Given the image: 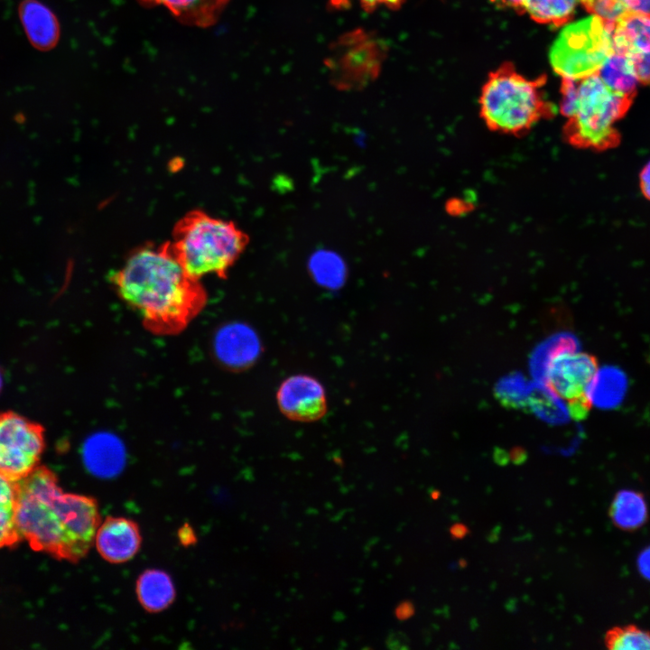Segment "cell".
Here are the masks:
<instances>
[{
  "label": "cell",
  "mask_w": 650,
  "mask_h": 650,
  "mask_svg": "<svg viewBox=\"0 0 650 650\" xmlns=\"http://www.w3.org/2000/svg\"><path fill=\"white\" fill-rule=\"evenodd\" d=\"M512 460L515 464H519V463H522L525 460V453H523L521 451H515L512 454Z\"/></svg>",
  "instance_id": "obj_36"
},
{
  "label": "cell",
  "mask_w": 650,
  "mask_h": 650,
  "mask_svg": "<svg viewBox=\"0 0 650 650\" xmlns=\"http://www.w3.org/2000/svg\"><path fill=\"white\" fill-rule=\"evenodd\" d=\"M136 595L142 607L150 613L166 609L175 599V587L168 573L161 570H147L136 581Z\"/></svg>",
  "instance_id": "obj_17"
},
{
  "label": "cell",
  "mask_w": 650,
  "mask_h": 650,
  "mask_svg": "<svg viewBox=\"0 0 650 650\" xmlns=\"http://www.w3.org/2000/svg\"><path fill=\"white\" fill-rule=\"evenodd\" d=\"M604 643L613 650H650V632L636 625L614 627L606 633Z\"/></svg>",
  "instance_id": "obj_26"
},
{
  "label": "cell",
  "mask_w": 650,
  "mask_h": 650,
  "mask_svg": "<svg viewBox=\"0 0 650 650\" xmlns=\"http://www.w3.org/2000/svg\"><path fill=\"white\" fill-rule=\"evenodd\" d=\"M638 569L645 578L650 580V547L644 550L639 555Z\"/></svg>",
  "instance_id": "obj_31"
},
{
  "label": "cell",
  "mask_w": 650,
  "mask_h": 650,
  "mask_svg": "<svg viewBox=\"0 0 650 650\" xmlns=\"http://www.w3.org/2000/svg\"><path fill=\"white\" fill-rule=\"evenodd\" d=\"M0 386H1V376H0Z\"/></svg>",
  "instance_id": "obj_37"
},
{
  "label": "cell",
  "mask_w": 650,
  "mask_h": 650,
  "mask_svg": "<svg viewBox=\"0 0 650 650\" xmlns=\"http://www.w3.org/2000/svg\"><path fill=\"white\" fill-rule=\"evenodd\" d=\"M613 24L590 14L563 25L549 51L553 71L571 80L598 73L613 51Z\"/></svg>",
  "instance_id": "obj_6"
},
{
  "label": "cell",
  "mask_w": 650,
  "mask_h": 650,
  "mask_svg": "<svg viewBox=\"0 0 650 650\" xmlns=\"http://www.w3.org/2000/svg\"><path fill=\"white\" fill-rule=\"evenodd\" d=\"M613 525L626 532L641 528L648 520V507L644 495L636 490L618 491L608 509Z\"/></svg>",
  "instance_id": "obj_18"
},
{
  "label": "cell",
  "mask_w": 650,
  "mask_h": 650,
  "mask_svg": "<svg viewBox=\"0 0 650 650\" xmlns=\"http://www.w3.org/2000/svg\"><path fill=\"white\" fill-rule=\"evenodd\" d=\"M111 281L144 326L160 335L181 332L207 301L200 279L184 269L171 241L135 248Z\"/></svg>",
  "instance_id": "obj_1"
},
{
  "label": "cell",
  "mask_w": 650,
  "mask_h": 650,
  "mask_svg": "<svg viewBox=\"0 0 650 650\" xmlns=\"http://www.w3.org/2000/svg\"><path fill=\"white\" fill-rule=\"evenodd\" d=\"M19 15L30 42L38 50L47 51L59 40L60 26L54 14L37 0H23Z\"/></svg>",
  "instance_id": "obj_15"
},
{
  "label": "cell",
  "mask_w": 650,
  "mask_h": 650,
  "mask_svg": "<svg viewBox=\"0 0 650 650\" xmlns=\"http://www.w3.org/2000/svg\"><path fill=\"white\" fill-rule=\"evenodd\" d=\"M597 74L611 89L636 97L638 79L630 62L620 53L613 50Z\"/></svg>",
  "instance_id": "obj_20"
},
{
  "label": "cell",
  "mask_w": 650,
  "mask_h": 650,
  "mask_svg": "<svg viewBox=\"0 0 650 650\" xmlns=\"http://www.w3.org/2000/svg\"><path fill=\"white\" fill-rule=\"evenodd\" d=\"M580 0H525L523 14L542 24L562 27L572 19Z\"/></svg>",
  "instance_id": "obj_21"
},
{
  "label": "cell",
  "mask_w": 650,
  "mask_h": 650,
  "mask_svg": "<svg viewBox=\"0 0 650 650\" xmlns=\"http://www.w3.org/2000/svg\"><path fill=\"white\" fill-rule=\"evenodd\" d=\"M580 3L590 14L610 23L629 13L650 14V0H580Z\"/></svg>",
  "instance_id": "obj_25"
},
{
  "label": "cell",
  "mask_w": 650,
  "mask_h": 650,
  "mask_svg": "<svg viewBox=\"0 0 650 650\" xmlns=\"http://www.w3.org/2000/svg\"><path fill=\"white\" fill-rule=\"evenodd\" d=\"M497 5L511 8L522 14L525 0H492Z\"/></svg>",
  "instance_id": "obj_32"
},
{
  "label": "cell",
  "mask_w": 650,
  "mask_h": 650,
  "mask_svg": "<svg viewBox=\"0 0 650 650\" xmlns=\"http://www.w3.org/2000/svg\"><path fill=\"white\" fill-rule=\"evenodd\" d=\"M613 50L632 65L639 84L650 87V14L629 13L612 29Z\"/></svg>",
  "instance_id": "obj_10"
},
{
  "label": "cell",
  "mask_w": 650,
  "mask_h": 650,
  "mask_svg": "<svg viewBox=\"0 0 650 650\" xmlns=\"http://www.w3.org/2000/svg\"><path fill=\"white\" fill-rule=\"evenodd\" d=\"M94 542L103 559L110 563H123L135 557L142 538L133 520L108 516L98 527Z\"/></svg>",
  "instance_id": "obj_12"
},
{
  "label": "cell",
  "mask_w": 650,
  "mask_h": 650,
  "mask_svg": "<svg viewBox=\"0 0 650 650\" xmlns=\"http://www.w3.org/2000/svg\"><path fill=\"white\" fill-rule=\"evenodd\" d=\"M531 385L532 383L519 374L506 376L497 385V397L507 407L526 408Z\"/></svg>",
  "instance_id": "obj_27"
},
{
  "label": "cell",
  "mask_w": 650,
  "mask_h": 650,
  "mask_svg": "<svg viewBox=\"0 0 650 650\" xmlns=\"http://www.w3.org/2000/svg\"><path fill=\"white\" fill-rule=\"evenodd\" d=\"M546 76L528 79L515 65L505 62L491 71L479 99V115L492 131L519 135L552 115V106L543 88Z\"/></svg>",
  "instance_id": "obj_5"
},
{
  "label": "cell",
  "mask_w": 650,
  "mask_h": 650,
  "mask_svg": "<svg viewBox=\"0 0 650 650\" xmlns=\"http://www.w3.org/2000/svg\"><path fill=\"white\" fill-rule=\"evenodd\" d=\"M249 241V236L233 221L193 209L175 223L171 244L179 262L193 277L215 274L224 279Z\"/></svg>",
  "instance_id": "obj_4"
},
{
  "label": "cell",
  "mask_w": 650,
  "mask_h": 650,
  "mask_svg": "<svg viewBox=\"0 0 650 650\" xmlns=\"http://www.w3.org/2000/svg\"><path fill=\"white\" fill-rule=\"evenodd\" d=\"M230 0H138L147 7H164L179 22L200 28L217 23Z\"/></svg>",
  "instance_id": "obj_16"
},
{
  "label": "cell",
  "mask_w": 650,
  "mask_h": 650,
  "mask_svg": "<svg viewBox=\"0 0 650 650\" xmlns=\"http://www.w3.org/2000/svg\"><path fill=\"white\" fill-rule=\"evenodd\" d=\"M16 520L33 549L73 562L87 555L100 525L95 498L64 493L56 475L39 466L17 481Z\"/></svg>",
  "instance_id": "obj_2"
},
{
  "label": "cell",
  "mask_w": 650,
  "mask_h": 650,
  "mask_svg": "<svg viewBox=\"0 0 650 650\" xmlns=\"http://www.w3.org/2000/svg\"><path fill=\"white\" fill-rule=\"evenodd\" d=\"M214 349L221 363L238 370L250 367L257 359L261 344L252 328L237 322L225 325L218 331Z\"/></svg>",
  "instance_id": "obj_13"
},
{
  "label": "cell",
  "mask_w": 650,
  "mask_h": 650,
  "mask_svg": "<svg viewBox=\"0 0 650 650\" xmlns=\"http://www.w3.org/2000/svg\"><path fill=\"white\" fill-rule=\"evenodd\" d=\"M413 605L410 602H404L396 608L395 614L399 619H406L413 615Z\"/></svg>",
  "instance_id": "obj_33"
},
{
  "label": "cell",
  "mask_w": 650,
  "mask_h": 650,
  "mask_svg": "<svg viewBox=\"0 0 650 650\" xmlns=\"http://www.w3.org/2000/svg\"><path fill=\"white\" fill-rule=\"evenodd\" d=\"M360 6L367 13H371L381 6H385L391 10L400 8L405 0H358ZM348 0H330L332 6L340 7L347 5Z\"/></svg>",
  "instance_id": "obj_29"
},
{
  "label": "cell",
  "mask_w": 650,
  "mask_h": 650,
  "mask_svg": "<svg viewBox=\"0 0 650 650\" xmlns=\"http://www.w3.org/2000/svg\"><path fill=\"white\" fill-rule=\"evenodd\" d=\"M83 460L92 475L99 478L115 477L125 465L123 443L110 433L92 435L83 446Z\"/></svg>",
  "instance_id": "obj_14"
},
{
  "label": "cell",
  "mask_w": 650,
  "mask_h": 650,
  "mask_svg": "<svg viewBox=\"0 0 650 650\" xmlns=\"http://www.w3.org/2000/svg\"><path fill=\"white\" fill-rule=\"evenodd\" d=\"M634 98L611 89L597 73L579 80L562 79L560 110L567 119L565 137L578 147H609L617 138L614 125Z\"/></svg>",
  "instance_id": "obj_3"
},
{
  "label": "cell",
  "mask_w": 650,
  "mask_h": 650,
  "mask_svg": "<svg viewBox=\"0 0 650 650\" xmlns=\"http://www.w3.org/2000/svg\"><path fill=\"white\" fill-rule=\"evenodd\" d=\"M597 370L593 356L579 350L565 351L547 363L539 382L566 404L570 416L582 419L590 406L587 389Z\"/></svg>",
  "instance_id": "obj_9"
},
{
  "label": "cell",
  "mask_w": 650,
  "mask_h": 650,
  "mask_svg": "<svg viewBox=\"0 0 650 650\" xmlns=\"http://www.w3.org/2000/svg\"><path fill=\"white\" fill-rule=\"evenodd\" d=\"M388 46L373 31L357 28L338 37L324 60L330 81L341 91L361 90L377 79Z\"/></svg>",
  "instance_id": "obj_7"
},
{
  "label": "cell",
  "mask_w": 650,
  "mask_h": 650,
  "mask_svg": "<svg viewBox=\"0 0 650 650\" xmlns=\"http://www.w3.org/2000/svg\"><path fill=\"white\" fill-rule=\"evenodd\" d=\"M527 407L551 423H562L571 417L566 404L547 385L538 381L532 383Z\"/></svg>",
  "instance_id": "obj_23"
},
{
  "label": "cell",
  "mask_w": 650,
  "mask_h": 650,
  "mask_svg": "<svg viewBox=\"0 0 650 650\" xmlns=\"http://www.w3.org/2000/svg\"><path fill=\"white\" fill-rule=\"evenodd\" d=\"M16 515L17 482L0 475V547L21 540Z\"/></svg>",
  "instance_id": "obj_22"
},
{
  "label": "cell",
  "mask_w": 650,
  "mask_h": 650,
  "mask_svg": "<svg viewBox=\"0 0 650 650\" xmlns=\"http://www.w3.org/2000/svg\"><path fill=\"white\" fill-rule=\"evenodd\" d=\"M311 270L315 279L322 285L334 288L343 281L344 267L333 255L325 254L312 259Z\"/></svg>",
  "instance_id": "obj_28"
},
{
  "label": "cell",
  "mask_w": 650,
  "mask_h": 650,
  "mask_svg": "<svg viewBox=\"0 0 650 650\" xmlns=\"http://www.w3.org/2000/svg\"><path fill=\"white\" fill-rule=\"evenodd\" d=\"M639 188L642 195L650 201V161H648L639 172Z\"/></svg>",
  "instance_id": "obj_30"
},
{
  "label": "cell",
  "mask_w": 650,
  "mask_h": 650,
  "mask_svg": "<svg viewBox=\"0 0 650 650\" xmlns=\"http://www.w3.org/2000/svg\"><path fill=\"white\" fill-rule=\"evenodd\" d=\"M44 444L42 425L14 412L0 413V475L15 482L29 476Z\"/></svg>",
  "instance_id": "obj_8"
},
{
  "label": "cell",
  "mask_w": 650,
  "mask_h": 650,
  "mask_svg": "<svg viewBox=\"0 0 650 650\" xmlns=\"http://www.w3.org/2000/svg\"><path fill=\"white\" fill-rule=\"evenodd\" d=\"M276 401L281 413L290 420L312 422L327 412V397L323 385L307 375H294L280 385Z\"/></svg>",
  "instance_id": "obj_11"
},
{
  "label": "cell",
  "mask_w": 650,
  "mask_h": 650,
  "mask_svg": "<svg viewBox=\"0 0 650 650\" xmlns=\"http://www.w3.org/2000/svg\"><path fill=\"white\" fill-rule=\"evenodd\" d=\"M579 350L577 338L569 333L555 334L542 342L534 351L530 359V370L535 379L540 381L547 363L556 355L565 351Z\"/></svg>",
  "instance_id": "obj_24"
},
{
  "label": "cell",
  "mask_w": 650,
  "mask_h": 650,
  "mask_svg": "<svg viewBox=\"0 0 650 650\" xmlns=\"http://www.w3.org/2000/svg\"><path fill=\"white\" fill-rule=\"evenodd\" d=\"M627 387V377L620 369L605 367L595 373L588 386L587 397L590 405L609 409L621 403Z\"/></svg>",
  "instance_id": "obj_19"
},
{
  "label": "cell",
  "mask_w": 650,
  "mask_h": 650,
  "mask_svg": "<svg viewBox=\"0 0 650 650\" xmlns=\"http://www.w3.org/2000/svg\"><path fill=\"white\" fill-rule=\"evenodd\" d=\"M468 533V529L461 524H456L450 528V534L453 537L460 539L464 537Z\"/></svg>",
  "instance_id": "obj_34"
},
{
  "label": "cell",
  "mask_w": 650,
  "mask_h": 650,
  "mask_svg": "<svg viewBox=\"0 0 650 650\" xmlns=\"http://www.w3.org/2000/svg\"><path fill=\"white\" fill-rule=\"evenodd\" d=\"M495 459H496L497 462L500 465L506 464L507 460H508L506 454H505V452L501 451V450L497 451L495 454Z\"/></svg>",
  "instance_id": "obj_35"
}]
</instances>
